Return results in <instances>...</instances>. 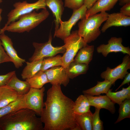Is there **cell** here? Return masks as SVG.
I'll return each mask as SVG.
<instances>
[{
	"label": "cell",
	"mask_w": 130,
	"mask_h": 130,
	"mask_svg": "<svg viewBox=\"0 0 130 130\" xmlns=\"http://www.w3.org/2000/svg\"><path fill=\"white\" fill-rule=\"evenodd\" d=\"M119 105V116L115 124L125 118H130V99H125Z\"/></svg>",
	"instance_id": "30"
},
{
	"label": "cell",
	"mask_w": 130,
	"mask_h": 130,
	"mask_svg": "<svg viewBox=\"0 0 130 130\" xmlns=\"http://www.w3.org/2000/svg\"><path fill=\"white\" fill-rule=\"evenodd\" d=\"M84 95L87 98L91 106L100 109H106L112 114L115 113V104L106 95L96 96Z\"/></svg>",
	"instance_id": "15"
},
{
	"label": "cell",
	"mask_w": 130,
	"mask_h": 130,
	"mask_svg": "<svg viewBox=\"0 0 130 130\" xmlns=\"http://www.w3.org/2000/svg\"><path fill=\"white\" fill-rule=\"evenodd\" d=\"M120 1V4L121 5H124L130 3V0H118Z\"/></svg>",
	"instance_id": "38"
},
{
	"label": "cell",
	"mask_w": 130,
	"mask_h": 130,
	"mask_svg": "<svg viewBox=\"0 0 130 130\" xmlns=\"http://www.w3.org/2000/svg\"><path fill=\"white\" fill-rule=\"evenodd\" d=\"M88 68L89 65L73 61L66 69L70 79H73L80 75L86 73Z\"/></svg>",
	"instance_id": "22"
},
{
	"label": "cell",
	"mask_w": 130,
	"mask_h": 130,
	"mask_svg": "<svg viewBox=\"0 0 130 130\" xmlns=\"http://www.w3.org/2000/svg\"><path fill=\"white\" fill-rule=\"evenodd\" d=\"M46 0H38L33 3H29L26 1L18 2L13 5L14 8L7 15V21L4 26L18 20L21 16L40 9H46Z\"/></svg>",
	"instance_id": "6"
},
{
	"label": "cell",
	"mask_w": 130,
	"mask_h": 130,
	"mask_svg": "<svg viewBox=\"0 0 130 130\" xmlns=\"http://www.w3.org/2000/svg\"><path fill=\"white\" fill-rule=\"evenodd\" d=\"M98 0H85L84 5L87 9L91 8Z\"/></svg>",
	"instance_id": "37"
},
{
	"label": "cell",
	"mask_w": 130,
	"mask_h": 130,
	"mask_svg": "<svg viewBox=\"0 0 130 130\" xmlns=\"http://www.w3.org/2000/svg\"><path fill=\"white\" fill-rule=\"evenodd\" d=\"M101 31L105 32L109 28L113 26H130V16L124 15L120 12L109 14Z\"/></svg>",
	"instance_id": "14"
},
{
	"label": "cell",
	"mask_w": 130,
	"mask_h": 130,
	"mask_svg": "<svg viewBox=\"0 0 130 130\" xmlns=\"http://www.w3.org/2000/svg\"><path fill=\"white\" fill-rule=\"evenodd\" d=\"M45 90L44 87L40 89L31 88L25 95L26 108L32 110L40 116L44 106L43 97Z\"/></svg>",
	"instance_id": "10"
},
{
	"label": "cell",
	"mask_w": 130,
	"mask_h": 130,
	"mask_svg": "<svg viewBox=\"0 0 130 130\" xmlns=\"http://www.w3.org/2000/svg\"><path fill=\"white\" fill-rule=\"evenodd\" d=\"M120 12L124 15L130 16V3L124 5L121 8Z\"/></svg>",
	"instance_id": "35"
},
{
	"label": "cell",
	"mask_w": 130,
	"mask_h": 130,
	"mask_svg": "<svg viewBox=\"0 0 130 130\" xmlns=\"http://www.w3.org/2000/svg\"><path fill=\"white\" fill-rule=\"evenodd\" d=\"M33 110L21 109L0 118V128L3 130H44L40 117Z\"/></svg>",
	"instance_id": "2"
},
{
	"label": "cell",
	"mask_w": 130,
	"mask_h": 130,
	"mask_svg": "<svg viewBox=\"0 0 130 130\" xmlns=\"http://www.w3.org/2000/svg\"><path fill=\"white\" fill-rule=\"evenodd\" d=\"M94 48V45L89 46L87 44L79 50L74 61L89 65L92 59Z\"/></svg>",
	"instance_id": "20"
},
{
	"label": "cell",
	"mask_w": 130,
	"mask_h": 130,
	"mask_svg": "<svg viewBox=\"0 0 130 130\" xmlns=\"http://www.w3.org/2000/svg\"><path fill=\"white\" fill-rule=\"evenodd\" d=\"M109 14L102 12L81 20L78 24V34L87 44L96 40L101 33L99 28Z\"/></svg>",
	"instance_id": "4"
},
{
	"label": "cell",
	"mask_w": 130,
	"mask_h": 130,
	"mask_svg": "<svg viewBox=\"0 0 130 130\" xmlns=\"http://www.w3.org/2000/svg\"><path fill=\"white\" fill-rule=\"evenodd\" d=\"M15 91L6 85L0 87V108L17 100L20 96Z\"/></svg>",
	"instance_id": "19"
},
{
	"label": "cell",
	"mask_w": 130,
	"mask_h": 130,
	"mask_svg": "<svg viewBox=\"0 0 130 130\" xmlns=\"http://www.w3.org/2000/svg\"><path fill=\"white\" fill-rule=\"evenodd\" d=\"M130 69V56L126 54L123 57L121 64L113 68L107 67L106 70L101 73L100 76L114 85L117 80L123 79L128 73V70Z\"/></svg>",
	"instance_id": "9"
},
{
	"label": "cell",
	"mask_w": 130,
	"mask_h": 130,
	"mask_svg": "<svg viewBox=\"0 0 130 130\" xmlns=\"http://www.w3.org/2000/svg\"><path fill=\"white\" fill-rule=\"evenodd\" d=\"M26 108L25 95H20L15 101L0 108V118L4 116L18 110Z\"/></svg>",
	"instance_id": "24"
},
{
	"label": "cell",
	"mask_w": 130,
	"mask_h": 130,
	"mask_svg": "<svg viewBox=\"0 0 130 130\" xmlns=\"http://www.w3.org/2000/svg\"><path fill=\"white\" fill-rule=\"evenodd\" d=\"M118 0H98L87 9L85 17L88 18L99 12H106L112 8Z\"/></svg>",
	"instance_id": "16"
},
{
	"label": "cell",
	"mask_w": 130,
	"mask_h": 130,
	"mask_svg": "<svg viewBox=\"0 0 130 130\" xmlns=\"http://www.w3.org/2000/svg\"><path fill=\"white\" fill-rule=\"evenodd\" d=\"M63 41L66 51L62 56V66L66 69L69 64L74 61L79 50L87 44L78 34V30L72 31Z\"/></svg>",
	"instance_id": "5"
},
{
	"label": "cell",
	"mask_w": 130,
	"mask_h": 130,
	"mask_svg": "<svg viewBox=\"0 0 130 130\" xmlns=\"http://www.w3.org/2000/svg\"><path fill=\"white\" fill-rule=\"evenodd\" d=\"M106 94L115 104L119 105L125 99H130V86L116 92H112V89H110Z\"/></svg>",
	"instance_id": "25"
},
{
	"label": "cell",
	"mask_w": 130,
	"mask_h": 130,
	"mask_svg": "<svg viewBox=\"0 0 130 130\" xmlns=\"http://www.w3.org/2000/svg\"><path fill=\"white\" fill-rule=\"evenodd\" d=\"M2 1V0H0V4Z\"/></svg>",
	"instance_id": "40"
},
{
	"label": "cell",
	"mask_w": 130,
	"mask_h": 130,
	"mask_svg": "<svg viewBox=\"0 0 130 130\" xmlns=\"http://www.w3.org/2000/svg\"><path fill=\"white\" fill-rule=\"evenodd\" d=\"M52 37L51 33L47 42L43 43L33 42L32 45L35 50L32 56L29 59L30 62L55 56L59 53H64L66 51L64 45L59 46H54L52 45Z\"/></svg>",
	"instance_id": "7"
},
{
	"label": "cell",
	"mask_w": 130,
	"mask_h": 130,
	"mask_svg": "<svg viewBox=\"0 0 130 130\" xmlns=\"http://www.w3.org/2000/svg\"><path fill=\"white\" fill-rule=\"evenodd\" d=\"M0 39L4 50L11 58L15 67L18 68L21 67L23 63L26 62L25 60L19 56L13 47L11 39L4 33L0 34Z\"/></svg>",
	"instance_id": "13"
},
{
	"label": "cell",
	"mask_w": 130,
	"mask_h": 130,
	"mask_svg": "<svg viewBox=\"0 0 130 130\" xmlns=\"http://www.w3.org/2000/svg\"><path fill=\"white\" fill-rule=\"evenodd\" d=\"M124 78L123 81L118 87L116 90L117 91L120 87L126 84H129L130 82V73H128L125 76Z\"/></svg>",
	"instance_id": "36"
},
{
	"label": "cell",
	"mask_w": 130,
	"mask_h": 130,
	"mask_svg": "<svg viewBox=\"0 0 130 130\" xmlns=\"http://www.w3.org/2000/svg\"><path fill=\"white\" fill-rule=\"evenodd\" d=\"M62 56L60 55L45 58L42 60L41 70L44 72L52 67L62 66Z\"/></svg>",
	"instance_id": "29"
},
{
	"label": "cell",
	"mask_w": 130,
	"mask_h": 130,
	"mask_svg": "<svg viewBox=\"0 0 130 130\" xmlns=\"http://www.w3.org/2000/svg\"><path fill=\"white\" fill-rule=\"evenodd\" d=\"M122 41L121 38L112 37L108 41L107 44H102L97 47V52L102 53L104 57L113 52H121L130 56V48L124 46L122 43Z\"/></svg>",
	"instance_id": "11"
},
{
	"label": "cell",
	"mask_w": 130,
	"mask_h": 130,
	"mask_svg": "<svg viewBox=\"0 0 130 130\" xmlns=\"http://www.w3.org/2000/svg\"><path fill=\"white\" fill-rule=\"evenodd\" d=\"M44 72L49 83L52 85L59 84L66 87L69 82L70 79L66 69L62 66L52 67Z\"/></svg>",
	"instance_id": "12"
},
{
	"label": "cell",
	"mask_w": 130,
	"mask_h": 130,
	"mask_svg": "<svg viewBox=\"0 0 130 130\" xmlns=\"http://www.w3.org/2000/svg\"><path fill=\"white\" fill-rule=\"evenodd\" d=\"M94 113L92 114L91 124L92 130H104L103 123L101 120L99 116L100 109L95 108Z\"/></svg>",
	"instance_id": "31"
},
{
	"label": "cell",
	"mask_w": 130,
	"mask_h": 130,
	"mask_svg": "<svg viewBox=\"0 0 130 130\" xmlns=\"http://www.w3.org/2000/svg\"><path fill=\"white\" fill-rule=\"evenodd\" d=\"M85 0H64V6L73 11L77 10L84 4Z\"/></svg>",
	"instance_id": "32"
},
{
	"label": "cell",
	"mask_w": 130,
	"mask_h": 130,
	"mask_svg": "<svg viewBox=\"0 0 130 130\" xmlns=\"http://www.w3.org/2000/svg\"><path fill=\"white\" fill-rule=\"evenodd\" d=\"M92 114L91 111L81 114H75V121L80 130H92Z\"/></svg>",
	"instance_id": "28"
},
{
	"label": "cell",
	"mask_w": 130,
	"mask_h": 130,
	"mask_svg": "<svg viewBox=\"0 0 130 130\" xmlns=\"http://www.w3.org/2000/svg\"><path fill=\"white\" fill-rule=\"evenodd\" d=\"M15 73V71H13L4 75H0V87L6 85L10 79Z\"/></svg>",
	"instance_id": "34"
},
{
	"label": "cell",
	"mask_w": 130,
	"mask_h": 130,
	"mask_svg": "<svg viewBox=\"0 0 130 130\" xmlns=\"http://www.w3.org/2000/svg\"><path fill=\"white\" fill-rule=\"evenodd\" d=\"M89 101L84 95H79L74 102L73 111L75 114H80L91 111Z\"/></svg>",
	"instance_id": "26"
},
{
	"label": "cell",
	"mask_w": 130,
	"mask_h": 130,
	"mask_svg": "<svg viewBox=\"0 0 130 130\" xmlns=\"http://www.w3.org/2000/svg\"><path fill=\"white\" fill-rule=\"evenodd\" d=\"M49 14L47 9H43L39 13L34 10L23 15L17 20L0 29V34L6 31L19 33L29 32L46 20Z\"/></svg>",
	"instance_id": "3"
},
{
	"label": "cell",
	"mask_w": 130,
	"mask_h": 130,
	"mask_svg": "<svg viewBox=\"0 0 130 130\" xmlns=\"http://www.w3.org/2000/svg\"><path fill=\"white\" fill-rule=\"evenodd\" d=\"M2 11V9L0 8V23L2 19V17L1 15V14Z\"/></svg>",
	"instance_id": "39"
},
{
	"label": "cell",
	"mask_w": 130,
	"mask_h": 130,
	"mask_svg": "<svg viewBox=\"0 0 130 130\" xmlns=\"http://www.w3.org/2000/svg\"><path fill=\"white\" fill-rule=\"evenodd\" d=\"M112 84L110 81L104 80L103 81H98L97 84L88 89L83 90L84 95L91 96H98L101 94H106L110 89Z\"/></svg>",
	"instance_id": "21"
},
{
	"label": "cell",
	"mask_w": 130,
	"mask_h": 130,
	"mask_svg": "<svg viewBox=\"0 0 130 130\" xmlns=\"http://www.w3.org/2000/svg\"><path fill=\"white\" fill-rule=\"evenodd\" d=\"M43 59L32 62H27L26 65L21 74L22 78L26 80L31 78L41 70Z\"/></svg>",
	"instance_id": "23"
},
{
	"label": "cell",
	"mask_w": 130,
	"mask_h": 130,
	"mask_svg": "<svg viewBox=\"0 0 130 130\" xmlns=\"http://www.w3.org/2000/svg\"><path fill=\"white\" fill-rule=\"evenodd\" d=\"M12 62L11 58L5 51L0 39V64L5 62Z\"/></svg>",
	"instance_id": "33"
},
{
	"label": "cell",
	"mask_w": 130,
	"mask_h": 130,
	"mask_svg": "<svg viewBox=\"0 0 130 130\" xmlns=\"http://www.w3.org/2000/svg\"><path fill=\"white\" fill-rule=\"evenodd\" d=\"M87 9L86 6L83 5L79 9L73 11L72 14L67 21H62L58 28L55 31L54 37H56L64 40L71 33V29L73 26L80 20L85 17Z\"/></svg>",
	"instance_id": "8"
},
{
	"label": "cell",
	"mask_w": 130,
	"mask_h": 130,
	"mask_svg": "<svg viewBox=\"0 0 130 130\" xmlns=\"http://www.w3.org/2000/svg\"><path fill=\"white\" fill-rule=\"evenodd\" d=\"M45 3L52 11L55 17V31L59 28L64 10V4L62 0H46Z\"/></svg>",
	"instance_id": "17"
},
{
	"label": "cell",
	"mask_w": 130,
	"mask_h": 130,
	"mask_svg": "<svg viewBox=\"0 0 130 130\" xmlns=\"http://www.w3.org/2000/svg\"><path fill=\"white\" fill-rule=\"evenodd\" d=\"M26 80L29 84L31 88L40 89L46 84L49 83L47 76L44 72L40 71L32 77Z\"/></svg>",
	"instance_id": "27"
},
{
	"label": "cell",
	"mask_w": 130,
	"mask_h": 130,
	"mask_svg": "<svg viewBox=\"0 0 130 130\" xmlns=\"http://www.w3.org/2000/svg\"><path fill=\"white\" fill-rule=\"evenodd\" d=\"M6 85L15 91L20 95L26 94L31 88L27 81L19 79L17 77L16 73L11 78Z\"/></svg>",
	"instance_id": "18"
},
{
	"label": "cell",
	"mask_w": 130,
	"mask_h": 130,
	"mask_svg": "<svg viewBox=\"0 0 130 130\" xmlns=\"http://www.w3.org/2000/svg\"><path fill=\"white\" fill-rule=\"evenodd\" d=\"M61 85H52L47 91L40 116L44 130H80L75 120L74 102L63 94Z\"/></svg>",
	"instance_id": "1"
}]
</instances>
